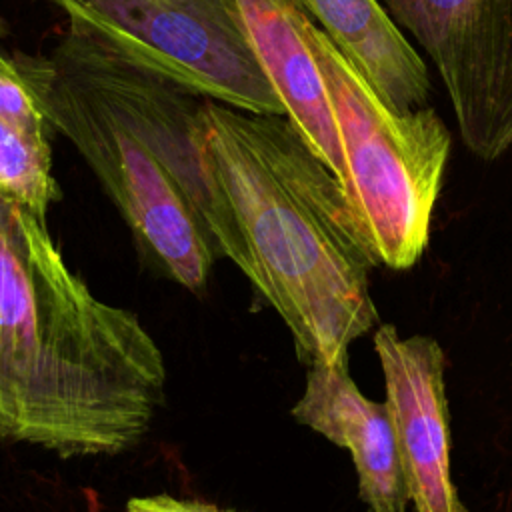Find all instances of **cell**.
Wrapping results in <instances>:
<instances>
[{
	"label": "cell",
	"mask_w": 512,
	"mask_h": 512,
	"mask_svg": "<svg viewBox=\"0 0 512 512\" xmlns=\"http://www.w3.org/2000/svg\"><path fill=\"white\" fill-rule=\"evenodd\" d=\"M166 396L136 314L92 294L44 218L0 190V436L60 456L134 446Z\"/></svg>",
	"instance_id": "obj_1"
},
{
	"label": "cell",
	"mask_w": 512,
	"mask_h": 512,
	"mask_svg": "<svg viewBox=\"0 0 512 512\" xmlns=\"http://www.w3.org/2000/svg\"><path fill=\"white\" fill-rule=\"evenodd\" d=\"M52 130L102 184L148 260L200 292L232 230V212L206 158L200 96L68 34L50 56L22 54Z\"/></svg>",
	"instance_id": "obj_2"
},
{
	"label": "cell",
	"mask_w": 512,
	"mask_h": 512,
	"mask_svg": "<svg viewBox=\"0 0 512 512\" xmlns=\"http://www.w3.org/2000/svg\"><path fill=\"white\" fill-rule=\"evenodd\" d=\"M200 136L254 266V288L288 326L298 358L348 366L378 326L376 266L344 190L286 116L202 100Z\"/></svg>",
	"instance_id": "obj_3"
},
{
	"label": "cell",
	"mask_w": 512,
	"mask_h": 512,
	"mask_svg": "<svg viewBox=\"0 0 512 512\" xmlns=\"http://www.w3.org/2000/svg\"><path fill=\"white\" fill-rule=\"evenodd\" d=\"M304 32L334 110L340 186L360 240L376 264L412 268L430 238L450 132L430 106L392 110L308 16Z\"/></svg>",
	"instance_id": "obj_4"
},
{
	"label": "cell",
	"mask_w": 512,
	"mask_h": 512,
	"mask_svg": "<svg viewBox=\"0 0 512 512\" xmlns=\"http://www.w3.org/2000/svg\"><path fill=\"white\" fill-rule=\"evenodd\" d=\"M70 32L178 88L252 114L286 116L234 0H52Z\"/></svg>",
	"instance_id": "obj_5"
},
{
	"label": "cell",
	"mask_w": 512,
	"mask_h": 512,
	"mask_svg": "<svg viewBox=\"0 0 512 512\" xmlns=\"http://www.w3.org/2000/svg\"><path fill=\"white\" fill-rule=\"evenodd\" d=\"M432 60L464 146L496 160L512 146V0H380Z\"/></svg>",
	"instance_id": "obj_6"
},
{
	"label": "cell",
	"mask_w": 512,
	"mask_h": 512,
	"mask_svg": "<svg viewBox=\"0 0 512 512\" xmlns=\"http://www.w3.org/2000/svg\"><path fill=\"white\" fill-rule=\"evenodd\" d=\"M374 350L410 504L416 512H468L452 480L442 346L432 336H400L396 326L378 324Z\"/></svg>",
	"instance_id": "obj_7"
},
{
	"label": "cell",
	"mask_w": 512,
	"mask_h": 512,
	"mask_svg": "<svg viewBox=\"0 0 512 512\" xmlns=\"http://www.w3.org/2000/svg\"><path fill=\"white\" fill-rule=\"evenodd\" d=\"M292 416L350 452L366 512H406L410 500L386 402L368 400L348 366H308Z\"/></svg>",
	"instance_id": "obj_8"
},
{
	"label": "cell",
	"mask_w": 512,
	"mask_h": 512,
	"mask_svg": "<svg viewBox=\"0 0 512 512\" xmlns=\"http://www.w3.org/2000/svg\"><path fill=\"white\" fill-rule=\"evenodd\" d=\"M234 2L286 118L340 182L344 176L342 146L324 76L304 32L306 12L294 0Z\"/></svg>",
	"instance_id": "obj_9"
},
{
	"label": "cell",
	"mask_w": 512,
	"mask_h": 512,
	"mask_svg": "<svg viewBox=\"0 0 512 512\" xmlns=\"http://www.w3.org/2000/svg\"><path fill=\"white\" fill-rule=\"evenodd\" d=\"M396 112L426 106L430 74L380 0H294Z\"/></svg>",
	"instance_id": "obj_10"
},
{
	"label": "cell",
	"mask_w": 512,
	"mask_h": 512,
	"mask_svg": "<svg viewBox=\"0 0 512 512\" xmlns=\"http://www.w3.org/2000/svg\"><path fill=\"white\" fill-rule=\"evenodd\" d=\"M0 190L46 218L50 204L60 198L50 138L26 134L0 120Z\"/></svg>",
	"instance_id": "obj_11"
},
{
	"label": "cell",
	"mask_w": 512,
	"mask_h": 512,
	"mask_svg": "<svg viewBox=\"0 0 512 512\" xmlns=\"http://www.w3.org/2000/svg\"><path fill=\"white\" fill-rule=\"evenodd\" d=\"M0 120L32 136L50 138L52 126L22 54L0 52Z\"/></svg>",
	"instance_id": "obj_12"
},
{
	"label": "cell",
	"mask_w": 512,
	"mask_h": 512,
	"mask_svg": "<svg viewBox=\"0 0 512 512\" xmlns=\"http://www.w3.org/2000/svg\"><path fill=\"white\" fill-rule=\"evenodd\" d=\"M126 512H236V510H226L206 502L180 500L168 494H158V496L132 498L126 506Z\"/></svg>",
	"instance_id": "obj_13"
},
{
	"label": "cell",
	"mask_w": 512,
	"mask_h": 512,
	"mask_svg": "<svg viewBox=\"0 0 512 512\" xmlns=\"http://www.w3.org/2000/svg\"><path fill=\"white\" fill-rule=\"evenodd\" d=\"M10 34V24H8V20L0 14V38H6Z\"/></svg>",
	"instance_id": "obj_14"
}]
</instances>
